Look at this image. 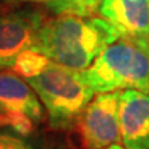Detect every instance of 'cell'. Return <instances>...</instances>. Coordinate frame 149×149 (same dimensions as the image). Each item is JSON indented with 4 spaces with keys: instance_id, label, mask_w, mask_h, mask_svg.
<instances>
[{
    "instance_id": "6da1fadb",
    "label": "cell",
    "mask_w": 149,
    "mask_h": 149,
    "mask_svg": "<svg viewBox=\"0 0 149 149\" xmlns=\"http://www.w3.org/2000/svg\"><path fill=\"white\" fill-rule=\"evenodd\" d=\"M119 39L115 28L102 17L58 15L42 25L32 50L53 62L84 70Z\"/></svg>"
},
{
    "instance_id": "7a4b0ae2",
    "label": "cell",
    "mask_w": 149,
    "mask_h": 149,
    "mask_svg": "<svg viewBox=\"0 0 149 149\" xmlns=\"http://www.w3.org/2000/svg\"><path fill=\"white\" fill-rule=\"evenodd\" d=\"M81 79L94 93L135 90L149 93V42L122 37L109 44L84 70Z\"/></svg>"
},
{
    "instance_id": "3957f363",
    "label": "cell",
    "mask_w": 149,
    "mask_h": 149,
    "mask_svg": "<svg viewBox=\"0 0 149 149\" xmlns=\"http://www.w3.org/2000/svg\"><path fill=\"white\" fill-rule=\"evenodd\" d=\"M28 83L46 108L48 123L55 130H68L77 123L94 91L81 79L80 70L50 61Z\"/></svg>"
},
{
    "instance_id": "277c9868",
    "label": "cell",
    "mask_w": 149,
    "mask_h": 149,
    "mask_svg": "<svg viewBox=\"0 0 149 149\" xmlns=\"http://www.w3.org/2000/svg\"><path fill=\"white\" fill-rule=\"evenodd\" d=\"M43 104L19 74L0 70V127L28 137L43 119Z\"/></svg>"
},
{
    "instance_id": "5b68a950",
    "label": "cell",
    "mask_w": 149,
    "mask_h": 149,
    "mask_svg": "<svg viewBox=\"0 0 149 149\" xmlns=\"http://www.w3.org/2000/svg\"><path fill=\"white\" fill-rule=\"evenodd\" d=\"M119 98L120 91L101 93L86 107L77 120L84 149H104L122 141Z\"/></svg>"
},
{
    "instance_id": "8992f818",
    "label": "cell",
    "mask_w": 149,
    "mask_h": 149,
    "mask_svg": "<svg viewBox=\"0 0 149 149\" xmlns=\"http://www.w3.org/2000/svg\"><path fill=\"white\" fill-rule=\"evenodd\" d=\"M46 17L37 10L22 8L0 14V70L13 69L17 58L32 50Z\"/></svg>"
},
{
    "instance_id": "52a82bcc",
    "label": "cell",
    "mask_w": 149,
    "mask_h": 149,
    "mask_svg": "<svg viewBox=\"0 0 149 149\" xmlns=\"http://www.w3.org/2000/svg\"><path fill=\"white\" fill-rule=\"evenodd\" d=\"M119 120L122 142L127 149H149V93L120 91Z\"/></svg>"
},
{
    "instance_id": "ba28073f",
    "label": "cell",
    "mask_w": 149,
    "mask_h": 149,
    "mask_svg": "<svg viewBox=\"0 0 149 149\" xmlns=\"http://www.w3.org/2000/svg\"><path fill=\"white\" fill-rule=\"evenodd\" d=\"M100 15L122 37L149 39V0H102Z\"/></svg>"
},
{
    "instance_id": "9c48e42d",
    "label": "cell",
    "mask_w": 149,
    "mask_h": 149,
    "mask_svg": "<svg viewBox=\"0 0 149 149\" xmlns=\"http://www.w3.org/2000/svg\"><path fill=\"white\" fill-rule=\"evenodd\" d=\"M102 0H57L48 6V8L57 15L93 17L100 11Z\"/></svg>"
},
{
    "instance_id": "30bf717a",
    "label": "cell",
    "mask_w": 149,
    "mask_h": 149,
    "mask_svg": "<svg viewBox=\"0 0 149 149\" xmlns=\"http://www.w3.org/2000/svg\"><path fill=\"white\" fill-rule=\"evenodd\" d=\"M50 59L35 50H26L17 58L13 70L25 79L36 76L48 65Z\"/></svg>"
},
{
    "instance_id": "8fae6325",
    "label": "cell",
    "mask_w": 149,
    "mask_h": 149,
    "mask_svg": "<svg viewBox=\"0 0 149 149\" xmlns=\"http://www.w3.org/2000/svg\"><path fill=\"white\" fill-rule=\"evenodd\" d=\"M0 149H35V146L19 134L0 131Z\"/></svg>"
},
{
    "instance_id": "7c38bea8",
    "label": "cell",
    "mask_w": 149,
    "mask_h": 149,
    "mask_svg": "<svg viewBox=\"0 0 149 149\" xmlns=\"http://www.w3.org/2000/svg\"><path fill=\"white\" fill-rule=\"evenodd\" d=\"M57 1V0H0V3L7 6H15V4H24V3H43V4L48 6Z\"/></svg>"
},
{
    "instance_id": "4fadbf2b",
    "label": "cell",
    "mask_w": 149,
    "mask_h": 149,
    "mask_svg": "<svg viewBox=\"0 0 149 149\" xmlns=\"http://www.w3.org/2000/svg\"><path fill=\"white\" fill-rule=\"evenodd\" d=\"M104 149H127L124 145H119V144H112V145H109V146H107V148H104Z\"/></svg>"
},
{
    "instance_id": "5bb4252c",
    "label": "cell",
    "mask_w": 149,
    "mask_h": 149,
    "mask_svg": "<svg viewBox=\"0 0 149 149\" xmlns=\"http://www.w3.org/2000/svg\"><path fill=\"white\" fill-rule=\"evenodd\" d=\"M1 13H3V4L0 3V14H1Z\"/></svg>"
},
{
    "instance_id": "9a60e30c",
    "label": "cell",
    "mask_w": 149,
    "mask_h": 149,
    "mask_svg": "<svg viewBox=\"0 0 149 149\" xmlns=\"http://www.w3.org/2000/svg\"><path fill=\"white\" fill-rule=\"evenodd\" d=\"M61 149H64V148H61Z\"/></svg>"
}]
</instances>
